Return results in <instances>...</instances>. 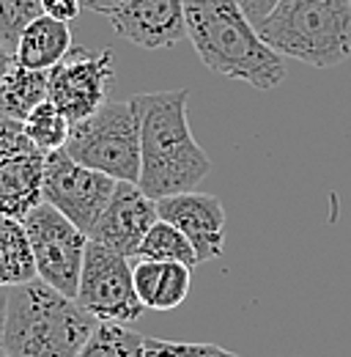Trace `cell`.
I'll return each instance as SVG.
<instances>
[{"mask_svg": "<svg viewBox=\"0 0 351 357\" xmlns=\"http://www.w3.org/2000/svg\"><path fill=\"white\" fill-rule=\"evenodd\" d=\"M349 3H351V0H349Z\"/></svg>", "mask_w": 351, "mask_h": 357, "instance_id": "30", "label": "cell"}, {"mask_svg": "<svg viewBox=\"0 0 351 357\" xmlns=\"http://www.w3.org/2000/svg\"><path fill=\"white\" fill-rule=\"evenodd\" d=\"M134 259H143V261H178V264H187L192 269L198 267V256H195L189 239L168 220H157L148 228V234L140 242V250H137Z\"/></svg>", "mask_w": 351, "mask_h": 357, "instance_id": "18", "label": "cell"}, {"mask_svg": "<svg viewBox=\"0 0 351 357\" xmlns=\"http://www.w3.org/2000/svg\"><path fill=\"white\" fill-rule=\"evenodd\" d=\"M6 313H8V289L0 286V344H3V330H6Z\"/></svg>", "mask_w": 351, "mask_h": 357, "instance_id": "27", "label": "cell"}, {"mask_svg": "<svg viewBox=\"0 0 351 357\" xmlns=\"http://www.w3.org/2000/svg\"><path fill=\"white\" fill-rule=\"evenodd\" d=\"M159 220L157 215V201L148 198L137 184L132 181H118L107 206L96 218L88 239L134 259L140 250V242L146 239L148 228Z\"/></svg>", "mask_w": 351, "mask_h": 357, "instance_id": "10", "label": "cell"}, {"mask_svg": "<svg viewBox=\"0 0 351 357\" xmlns=\"http://www.w3.org/2000/svg\"><path fill=\"white\" fill-rule=\"evenodd\" d=\"M83 3V8L88 11H96V14H110L121 0H80Z\"/></svg>", "mask_w": 351, "mask_h": 357, "instance_id": "26", "label": "cell"}, {"mask_svg": "<svg viewBox=\"0 0 351 357\" xmlns=\"http://www.w3.org/2000/svg\"><path fill=\"white\" fill-rule=\"evenodd\" d=\"M83 11L80 0H42V14L58 20V22H75Z\"/></svg>", "mask_w": 351, "mask_h": 357, "instance_id": "24", "label": "cell"}, {"mask_svg": "<svg viewBox=\"0 0 351 357\" xmlns=\"http://www.w3.org/2000/svg\"><path fill=\"white\" fill-rule=\"evenodd\" d=\"M69 50H72L69 22H58L47 14H39L36 20H31L22 28V33L14 45V61L28 69L49 72Z\"/></svg>", "mask_w": 351, "mask_h": 357, "instance_id": "15", "label": "cell"}, {"mask_svg": "<svg viewBox=\"0 0 351 357\" xmlns=\"http://www.w3.org/2000/svg\"><path fill=\"white\" fill-rule=\"evenodd\" d=\"M116 178L104 176L99 171H91L86 165L75 162L66 149L44 154V181L42 198L44 204L55 206L63 218H69L80 231L91 234L96 218L107 206Z\"/></svg>", "mask_w": 351, "mask_h": 357, "instance_id": "8", "label": "cell"}, {"mask_svg": "<svg viewBox=\"0 0 351 357\" xmlns=\"http://www.w3.org/2000/svg\"><path fill=\"white\" fill-rule=\"evenodd\" d=\"M0 357H8V355H6V352H3V349H0Z\"/></svg>", "mask_w": 351, "mask_h": 357, "instance_id": "29", "label": "cell"}, {"mask_svg": "<svg viewBox=\"0 0 351 357\" xmlns=\"http://www.w3.org/2000/svg\"><path fill=\"white\" fill-rule=\"evenodd\" d=\"M47 83L49 72L28 69L14 61L0 83V113L25 121L42 102H47Z\"/></svg>", "mask_w": 351, "mask_h": 357, "instance_id": "16", "label": "cell"}, {"mask_svg": "<svg viewBox=\"0 0 351 357\" xmlns=\"http://www.w3.org/2000/svg\"><path fill=\"white\" fill-rule=\"evenodd\" d=\"M258 36L283 58L332 69L351 58L349 0H280L258 25Z\"/></svg>", "mask_w": 351, "mask_h": 357, "instance_id": "4", "label": "cell"}, {"mask_svg": "<svg viewBox=\"0 0 351 357\" xmlns=\"http://www.w3.org/2000/svg\"><path fill=\"white\" fill-rule=\"evenodd\" d=\"M25 151H36V146L25 135V121H17V119H8L0 113V160L25 154Z\"/></svg>", "mask_w": 351, "mask_h": 357, "instance_id": "23", "label": "cell"}, {"mask_svg": "<svg viewBox=\"0 0 351 357\" xmlns=\"http://www.w3.org/2000/svg\"><path fill=\"white\" fill-rule=\"evenodd\" d=\"M69 130H72V121L47 99L42 102L28 119H25V135L31 137V143L49 154V151H58L66 146V137H69Z\"/></svg>", "mask_w": 351, "mask_h": 357, "instance_id": "20", "label": "cell"}, {"mask_svg": "<svg viewBox=\"0 0 351 357\" xmlns=\"http://www.w3.org/2000/svg\"><path fill=\"white\" fill-rule=\"evenodd\" d=\"M77 357H143V335L127 324L99 321Z\"/></svg>", "mask_w": 351, "mask_h": 357, "instance_id": "19", "label": "cell"}, {"mask_svg": "<svg viewBox=\"0 0 351 357\" xmlns=\"http://www.w3.org/2000/svg\"><path fill=\"white\" fill-rule=\"evenodd\" d=\"M42 14V0H0V45L14 52L22 28Z\"/></svg>", "mask_w": 351, "mask_h": 357, "instance_id": "21", "label": "cell"}, {"mask_svg": "<svg viewBox=\"0 0 351 357\" xmlns=\"http://www.w3.org/2000/svg\"><path fill=\"white\" fill-rule=\"evenodd\" d=\"M36 280V259L22 220L0 215V286L14 289Z\"/></svg>", "mask_w": 351, "mask_h": 357, "instance_id": "17", "label": "cell"}, {"mask_svg": "<svg viewBox=\"0 0 351 357\" xmlns=\"http://www.w3.org/2000/svg\"><path fill=\"white\" fill-rule=\"evenodd\" d=\"M107 20L121 39L143 50H165L187 36L184 0H121Z\"/></svg>", "mask_w": 351, "mask_h": 357, "instance_id": "12", "label": "cell"}, {"mask_svg": "<svg viewBox=\"0 0 351 357\" xmlns=\"http://www.w3.org/2000/svg\"><path fill=\"white\" fill-rule=\"evenodd\" d=\"M99 319L44 280L8 289L0 349L8 357H77Z\"/></svg>", "mask_w": 351, "mask_h": 357, "instance_id": "3", "label": "cell"}, {"mask_svg": "<svg viewBox=\"0 0 351 357\" xmlns=\"http://www.w3.org/2000/svg\"><path fill=\"white\" fill-rule=\"evenodd\" d=\"M236 3H239V6H242V11L247 14V20L258 28V25L263 22V17H266V14H269L280 0H236Z\"/></svg>", "mask_w": 351, "mask_h": 357, "instance_id": "25", "label": "cell"}, {"mask_svg": "<svg viewBox=\"0 0 351 357\" xmlns=\"http://www.w3.org/2000/svg\"><path fill=\"white\" fill-rule=\"evenodd\" d=\"M44 151H25L0 160V215L25 220L42 204Z\"/></svg>", "mask_w": 351, "mask_h": 357, "instance_id": "13", "label": "cell"}, {"mask_svg": "<svg viewBox=\"0 0 351 357\" xmlns=\"http://www.w3.org/2000/svg\"><path fill=\"white\" fill-rule=\"evenodd\" d=\"M187 36L203 66L258 91L286 80V61L258 36L236 0H184Z\"/></svg>", "mask_w": 351, "mask_h": 357, "instance_id": "2", "label": "cell"}, {"mask_svg": "<svg viewBox=\"0 0 351 357\" xmlns=\"http://www.w3.org/2000/svg\"><path fill=\"white\" fill-rule=\"evenodd\" d=\"M159 220L176 225L192 245L198 264L222 256L225 248V209L217 195L209 192H178L157 201Z\"/></svg>", "mask_w": 351, "mask_h": 357, "instance_id": "11", "label": "cell"}, {"mask_svg": "<svg viewBox=\"0 0 351 357\" xmlns=\"http://www.w3.org/2000/svg\"><path fill=\"white\" fill-rule=\"evenodd\" d=\"M75 300L93 319L116 321V324H132L146 311L134 291L130 259L93 239H88L86 261Z\"/></svg>", "mask_w": 351, "mask_h": 357, "instance_id": "7", "label": "cell"}, {"mask_svg": "<svg viewBox=\"0 0 351 357\" xmlns=\"http://www.w3.org/2000/svg\"><path fill=\"white\" fill-rule=\"evenodd\" d=\"M11 63H14V52L8 47L0 45V83H3V77H6V72H8Z\"/></svg>", "mask_w": 351, "mask_h": 357, "instance_id": "28", "label": "cell"}, {"mask_svg": "<svg viewBox=\"0 0 351 357\" xmlns=\"http://www.w3.org/2000/svg\"><path fill=\"white\" fill-rule=\"evenodd\" d=\"M113 80V52H93L88 47H72L52 69L47 83V99L75 124L93 116L104 102Z\"/></svg>", "mask_w": 351, "mask_h": 357, "instance_id": "9", "label": "cell"}, {"mask_svg": "<svg viewBox=\"0 0 351 357\" xmlns=\"http://www.w3.org/2000/svg\"><path fill=\"white\" fill-rule=\"evenodd\" d=\"M22 225L33 248L36 278L66 297H77L88 248L86 231H80L69 218H63L44 201L22 220Z\"/></svg>", "mask_w": 351, "mask_h": 357, "instance_id": "6", "label": "cell"}, {"mask_svg": "<svg viewBox=\"0 0 351 357\" xmlns=\"http://www.w3.org/2000/svg\"><path fill=\"white\" fill-rule=\"evenodd\" d=\"M66 154L116 181L140 178V110L134 102H104L93 116L75 121Z\"/></svg>", "mask_w": 351, "mask_h": 357, "instance_id": "5", "label": "cell"}, {"mask_svg": "<svg viewBox=\"0 0 351 357\" xmlns=\"http://www.w3.org/2000/svg\"><path fill=\"white\" fill-rule=\"evenodd\" d=\"M143 357H239L217 344H189V341H162L143 338Z\"/></svg>", "mask_w": 351, "mask_h": 357, "instance_id": "22", "label": "cell"}, {"mask_svg": "<svg viewBox=\"0 0 351 357\" xmlns=\"http://www.w3.org/2000/svg\"><path fill=\"white\" fill-rule=\"evenodd\" d=\"M189 91L137 93L132 102L140 110V178L137 187L159 201L195 190L212 174L209 154L198 146L187 121Z\"/></svg>", "mask_w": 351, "mask_h": 357, "instance_id": "1", "label": "cell"}, {"mask_svg": "<svg viewBox=\"0 0 351 357\" xmlns=\"http://www.w3.org/2000/svg\"><path fill=\"white\" fill-rule=\"evenodd\" d=\"M134 291L148 311H173L187 297L192 286V267L178 261H143L132 267Z\"/></svg>", "mask_w": 351, "mask_h": 357, "instance_id": "14", "label": "cell"}]
</instances>
